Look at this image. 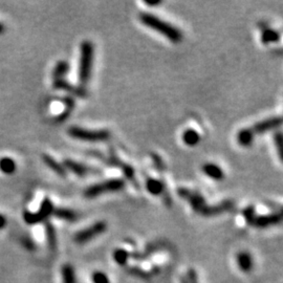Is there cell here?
Here are the masks:
<instances>
[{
    "mask_svg": "<svg viewBox=\"0 0 283 283\" xmlns=\"http://www.w3.org/2000/svg\"><path fill=\"white\" fill-rule=\"evenodd\" d=\"M282 123V120L281 118L277 116V118H272L268 120H264V121H261L257 124H255L253 126V128H251V132H253V134H264L266 132H270L272 129H275L278 128L279 126H281Z\"/></svg>",
    "mask_w": 283,
    "mask_h": 283,
    "instance_id": "cell-8",
    "label": "cell"
},
{
    "mask_svg": "<svg viewBox=\"0 0 283 283\" xmlns=\"http://www.w3.org/2000/svg\"><path fill=\"white\" fill-rule=\"evenodd\" d=\"M46 235L48 239V244L52 248H55L57 244V236H56V231L54 228L52 224L48 222L46 224Z\"/></svg>",
    "mask_w": 283,
    "mask_h": 283,
    "instance_id": "cell-21",
    "label": "cell"
},
{
    "mask_svg": "<svg viewBox=\"0 0 283 283\" xmlns=\"http://www.w3.org/2000/svg\"><path fill=\"white\" fill-rule=\"evenodd\" d=\"M140 20L142 21V24L156 32H158L160 34L165 36L173 43H178L182 39V32L178 28L173 26L172 24L166 22L164 20H162L160 18L156 17L154 14H149V13L140 14Z\"/></svg>",
    "mask_w": 283,
    "mask_h": 283,
    "instance_id": "cell-2",
    "label": "cell"
},
{
    "mask_svg": "<svg viewBox=\"0 0 283 283\" xmlns=\"http://www.w3.org/2000/svg\"><path fill=\"white\" fill-rule=\"evenodd\" d=\"M254 136H255L251 132V129L244 128L238 132L237 142H238V144L242 147H248L252 145L253 140H254Z\"/></svg>",
    "mask_w": 283,
    "mask_h": 283,
    "instance_id": "cell-14",
    "label": "cell"
},
{
    "mask_svg": "<svg viewBox=\"0 0 283 283\" xmlns=\"http://www.w3.org/2000/svg\"><path fill=\"white\" fill-rule=\"evenodd\" d=\"M202 171L206 176H209L214 180H222L224 178V173L222 168L215 164H211V162L204 165Z\"/></svg>",
    "mask_w": 283,
    "mask_h": 283,
    "instance_id": "cell-13",
    "label": "cell"
},
{
    "mask_svg": "<svg viewBox=\"0 0 283 283\" xmlns=\"http://www.w3.org/2000/svg\"><path fill=\"white\" fill-rule=\"evenodd\" d=\"M125 186V182L121 178H112L108 180H104L99 184H94L92 186L87 188L84 191L85 198H94L96 196H100L102 194L108 192H116L122 190Z\"/></svg>",
    "mask_w": 283,
    "mask_h": 283,
    "instance_id": "cell-4",
    "label": "cell"
},
{
    "mask_svg": "<svg viewBox=\"0 0 283 283\" xmlns=\"http://www.w3.org/2000/svg\"><path fill=\"white\" fill-rule=\"evenodd\" d=\"M280 222H281V215L280 214H268V215L255 216L251 224L255 226L256 228H268L270 226L277 224Z\"/></svg>",
    "mask_w": 283,
    "mask_h": 283,
    "instance_id": "cell-9",
    "label": "cell"
},
{
    "mask_svg": "<svg viewBox=\"0 0 283 283\" xmlns=\"http://www.w3.org/2000/svg\"><path fill=\"white\" fill-rule=\"evenodd\" d=\"M180 283H188V281H187V278H186V276H184V277H182V279H180Z\"/></svg>",
    "mask_w": 283,
    "mask_h": 283,
    "instance_id": "cell-31",
    "label": "cell"
},
{
    "mask_svg": "<svg viewBox=\"0 0 283 283\" xmlns=\"http://www.w3.org/2000/svg\"><path fill=\"white\" fill-rule=\"evenodd\" d=\"M94 48L90 41H84L80 46V61H79V82L81 86H85L88 82L94 64Z\"/></svg>",
    "mask_w": 283,
    "mask_h": 283,
    "instance_id": "cell-3",
    "label": "cell"
},
{
    "mask_svg": "<svg viewBox=\"0 0 283 283\" xmlns=\"http://www.w3.org/2000/svg\"><path fill=\"white\" fill-rule=\"evenodd\" d=\"M4 32V26L2 24H0V35H2Z\"/></svg>",
    "mask_w": 283,
    "mask_h": 283,
    "instance_id": "cell-30",
    "label": "cell"
},
{
    "mask_svg": "<svg viewBox=\"0 0 283 283\" xmlns=\"http://www.w3.org/2000/svg\"><path fill=\"white\" fill-rule=\"evenodd\" d=\"M236 261H237V266L239 270L244 272V273H250V272L253 270L254 261H253L252 255L250 253L240 252L237 255Z\"/></svg>",
    "mask_w": 283,
    "mask_h": 283,
    "instance_id": "cell-11",
    "label": "cell"
},
{
    "mask_svg": "<svg viewBox=\"0 0 283 283\" xmlns=\"http://www.w3.org/2000/svg\"><path fill=\"white\" fill-rule=\"evenodd\" d=\"M145 4H148V6H156L160 4L162 2H160V0H146Z\"/></svg>",
    "mask_w": 283,
    "mask_h": 283,
    "instance_id": "cell-29",
    "label": "cell"
},
{
    "mask_svg": "<svg viewBox=\"0 0 283 283\" xmlns=\"http://www.w3.org/2000/svg\"><path fill=\"white\" fill-rule=\"evenodd\" d=\"M114 260L118 266H125L128 261L129 254L127 251H125L124 248H118L114 252Z\"/></svg>",
    "mask_w": 283,
    "mask_h": 283,
    "instance_id": "cell-23",
    "label": "cell"
},
{
    "mask_svg": "<svg viewBox=\"0 0 283 283\" xmlns=\"http://www.w3.org/2000/svg\"><path fill=\"white\" fill-rule=\"evenodd\" d=\"M54 204L50 198H44L40 206L38 212H28L26 211L24 214V218L26 224H35L44 220L50 215L54 213Z\"/></svg>",
    "mask_w": 283,
    "mask_h": 283,
    "instance_id": "cell-6",
    "label": "cell"
},
{
    "mask_svg": "<svg viewBox=\"0 0 283 283\" xmlns=\"http://www.w3.org/2000/svg\"><path fill=\"white\" fill-rule=\"evenodd\" d=\"M63 167L65 168V170H70L72 172H74L76 176H78L80 178H84L85 176H87L90 172H92V168L90 167H87L83 164H81V162H74L72 160H64L63 162Z\"/></svg>",
    "mask_w": 283,
    "mask_h": 283,
    "instance_id": "cell-10",
    "label": "cell"
},
{
    "mask_svg": "<svg viewBox=\"0 0 283 283\" xmlns=\"http://www.w3.org/2000/svg\"><path fill=\"white\" fill-rule=\"evenodd\" d=\"M68 70H70V64L66 61H59L56 64V66L52 72L54 80L63 79V77L68 72Z\"/></svg>",
    "mask_w": 283,
    "mask_h": 283,
    "instance_id": "cell-20",
    "label": "cell"
},
{
    "mask_svg": "<svg viewBox=\"0 0 283 283\" xmlns=\"http://www.w3.org/2000/svg\"><path fill=\"white\" fill-rule=\"evenodd\" d=\"M6 216L2 215V214H0V230H2V228H6Z\"/></svg>",
    "mask_w": 283,
    "mask_h": 283,
    "instance_id": "cell-28",
    "label": "cell"
},
{
    "mask_svg": "<svg viewBox=\"0 0 283 283\" xmlns=\"http://www.w3.org/2000/svg\"><path fill=\"white\" fill-rule=\"evenodd\" d=\"M42 158H43V162H44V164H46L52 171H54L56 174H58V176H61V178H66V176H68L66 170H65V168L63 167V165L60 164V162H58L55 158H52V156H48V154H43Z\"/></svg>",
    "mask_w": 283,
    "mask_h": 283,
    "instance_id": "cell-12",
    "label": "cell"
},
{
    "mask_svg": "<svg viewBox=\"0 0 283 283\" xmlns=\"http://www.w3.org/2000/svg\"><path fill=\"white\" fill-rule=\"evenodd\" d=\"M17 169L16 162L8 156L0 158V171L4 174H13Z\"/></svg>",
    "mask_w": 283,
    "mask_h": 283,
    "instance_id": "cell-17",
    "label": "cell"
},
{
    "mask_svg": "<svg viewBox=\"0 0 283 283\" xmlns=\"http://www.w3.org/2000/svg\"><path fill=\"white\" fill-rule=\"evenodd\" d=\"M68 134L77 140L86 142H101L110 138V134L107 130H88L80 127H72L68 129Z\"/></svg>",
    "mask_w": 283,
    "mask_h": 283,
    "instance_id": "cell-5",
    "label": "cell"
},
{
    "mask_svg": "<svg viewBox=\"0 0 283 283\" xmlns=\"http://www.w3.org/2000/svg\"><path fill=\"white\" fill-rule=\"evenodd\" d=\"M106 228H107V224L105 222H98L76 234L74 242L79 244L88 242L96 237L102 235L106 231Z\"/></svg>",
    "mask_w": 283,
    "mask_h": 283,
    "instance_id": "cell-7",
    "label": "cell"
},
{
    "mask_svg": "<svg viewBox=\"0 0 283 283\" xmlns=\"http://www.w3.org/2000/svg\"><path fill=\"white\" fill-rule=\"evenodd\" d=\"M146 189L152 195H160L164 192V184L154 178H147Z\"/></svg>",
    "mask_w": 283,
    "mask_h": 283,
    "instance_id": "cell-18",
    "label": "cell"
},
{
    "mask_svg": "<svg viewBox=\"0 0 283 283\" xmlns=\"http://www.w3.org/2000/svg\"><path fill=\"white\" fill-rule=\"evenodd\" d=\"M92 280L94 283H110V277H108L104 272L96 270L92 274Z\"/></svg>",
    "mask_w": 283,
    "mask_h": 283,
    "instance_id": "cell-24",
    "label": "cell"
},
{
    "mask_svg": "<svg viewBox=\"0 0 283 283\" xmlns=\"http://www.w3.org/2000/svg\"><path fill=\"white\" fill-rule=\"evenodd\" d=\"M54 215H55L57 218L65 220V222H76L78 220V214L74 211H72L70 209H64V208H58L54 210Z\"/></svg>",
    "mask_w": 283,
    "mask_h": 283,
    "instance_id": "cell-15",
    "label": "cell"
},
{
    "mask_svg": "<svg viewBox=\"0 0 283 283\" xmlns=\"http://www.w3.org/2000/svg\"><path fill=\"white\" fill-rule=\"evenodd\" d=\"M244 218H246V222H248V224H251L252 222H253V220H254V217L256 216L254 206H248L246 209H244Z\"/></svg>",
    "mask_w": 283,
    "mask_h": 283,
    "instance_id": "cell-25",
    "label": "cell"
},
{
    "mask_svg": "<svg viewBox=\"0 0 283 283\" xmlns=\"http://www.w3.org/2000/svg\"><path fill=\"white\" fill-rule=\"evenodd\" d=\"M182 140H184V143L186 144L187 146L193 147V146H196L200 143V136L198 134V132H196V130L188 129L182 134Z\"/></svg>",
    "mask_w": 283,
    "mask_h": 283,
    "instance_id": "cell-16",
    "label": "cell"
},
{
    "mask_svg": "<svg viewBox=\"0 0 283 283\" xmlns=\"http://www.w3.org/2000/svg\"><path fill=\"white\" fill-rule=\"evenodd\" d=\"M62 282L63 283H77L74 270L70 264H64L61 268Z\"/></svg>",
    "mask_w": 283,
    "mask_h": 283,
    "instance_id": "cell-19",
    "label": "cell"
},
{
    "mask_svg": "<svg viewBox=\"0 0 283 283\" xmlns=\"http://www.w3.org/2000/svg\"><path fill=\"white\" fill-rule=\"evenodd\" d=\"M186 278H187L188 283H200L198 282V273H196V270H195L194 268H190L188 270V274H187Z\"/></svg>",
    "mask_w": 283,
    "mask_h": 283,
    "instance_id": "cell-27",
    "label": "cell"
},
{
    "mask_svg": "<svg viewBox=\"0 0 283 283\" xmlns=\"http://www.w3.org/2000/svg\"><path fill=\"white\" fill-rule=\"evenodd\" d=\"M279 39H280L279 32L274 30H270V28L264 30L262 35H261V40H262L264 44H268V43H270V42H277Z\"/></svg>",
    "mask_w": 283,
    "mask_h": 283,
    "instance_id": "cell-22",
    "label": "cell"
},
{
    "mask_svg": "<svg viewBox=\"0 0 283 283\" xmlns=\"http://www.w3.org/2000/svg\"><path fill=\"white\" fill-rule=\"evenodd\" d=\"M275 143H276V147H277V151L280 160H282L283 158V140H282V136L281 134H277L275 136Z\"/></svg>",
    "mask_w": 283,
    "mask_h": 283,
    "instance_id": "cell-26",
    "label": "cell"
},
{
    "mask_svg": "<svg viewBox=\"0 0 283 283\" xmlns=\"http://www.w3.org/2000/svg\"><path fill=\"white\" fill-rule=\"evenodd\" d=\"M178 195L180 198L188 200V202L191 204L194 211H196L198 213L204 215V216H211V215H216L220 214L224 212H226L228 210L232 209L233 204L231 202H222L218 206H206L204 198H202V195H200L198 192H194L192 190L186 189V188H180L178 191Z\"/></svg>",
    "mask_w": 283,
    "mask_h": 283,
    "instance_id": "cell-1",
    "label": "cell"
}]
</instances>
